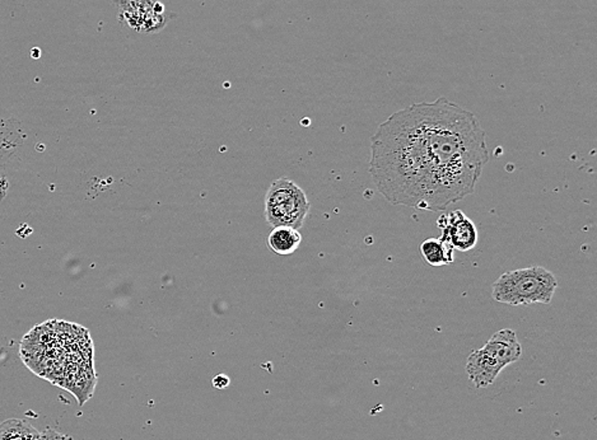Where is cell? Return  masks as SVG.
<instances>
[{
    "mask_svg": "<svg viewBox=\"0 0 597 440\" xmlns=\"http://www.w3.org/2000/svg\"><path fill=\"white\" fill-rule=\"evenodd\" d=\"M437 227L441 229L439 240L449 243L460 252L473 250L478 243V230L470 218L462 210L444 213L438 218Z\"/></svg>",
    "mask_w": 597,
    "mask_h": 440,
    "instance_id": "277c9868",
    "label": "cell"
},
{
    "mask_svg": "<svg viewBox=\"0 0 597 440\" xmlns=\"http://www.w3.org/2000/svg\"><path fill=\"white\" fill-rule=\"evenodd\" d=\"M420 253L431 266H446L455 261V248L439 238H428L422 242Z\"/></svg>",
    "mask_w": 597,
    "mask_h": 440,
    "instance_id": "52a82bcc",
    "label": "cell"
},
{
    "mask_svg": "<svg viewBox=\"0 0 597 440\" xmlns=\"http://www.w3.org/2000/svg\"><path fill=\"white\" fill-rule=\"evenodd\" d=\"M503 368L504 367L501 363H498L496 359L491 358L481 349L474 350L467 358V374L478 388L491 386Z\"/></svg>",
    "mask_w": 597,
    "mask_h": 440,
    "instance_id": "8992f818",
    "label": "cell"
},
{
    "mask_svg": "<svg viewBox=\"0 0 597 440\" xmlns=\"http://www.w3.org/2000/svg\"><path fill=\"white\" fill-rule=\"evenodd\" d=\"M558 288L556 276L541 266L506 271L491 287L496 302L509 305H549Z\"/></svg>",
    "mask_w": 597,
    "mask_h": 440,
    "instance_id": "7a4b0ae2",
    "label": "cell"
},
{
    "mask_svg": "<svg viewBox=\"0 0 597 440\" xmlns=\"http://www.w3.org/2000/svg\"><path fill=\"white\" fill-rule=\"evenodd\" d=\"M36 440H73L71 439L69 435L63 434V433H59V431H56V430H53V429H46V430H44L42 433L39 434L37 436V439Z\"/></svg>",
    "mask_w": 597,
    "mask_h": 440,
    "instance_id": "30bf717a",
    "label": "cell"
},
{
    "mask_svg": "<svg viewBox=\"0 0 597 440\" xmlns=\"http://www.w3.org/2000/svg\"><path fill=\"white\" fill-rule=\"evenodd\" d=\"M310 206L301 188L288 178H280L272 183L266 194V222L272 228L285 225L298 230L307 217Z\"/></svg>",
    "mask_w": 597,
    "mask_h": 440,
    "instance_id": "3957f363",
    "label": "cell"
},
{
    "mask_svg": "<svg viewBox=\"0 0 597 440\" xmlns=\"http://www.w3.org/2000/svg\"><path fill=\"white\" fill-rule=\"evenodd\" d=\"M302 242V235L297 229L280 225L272 229L267 237V245L277 255H292L297 251Z\"/></svg>",
    "mask_w": 597,
    "mask_h": 440,
    "instance_id": "ba28073f",
    "label": "cell"
},
{
    "mask_svg": "<svg viewBox=\"0 0 597 440\" xmlns=\"http://www.w3.org/2000/svg\"><path fill=\"white\" fill-rule=\"evenodd\" d=\"M481 350L496 359L503 367L516 363L521 358L522 347L514 329H504L491 336Z\"/></svg>",
    "mask_w": 597,
    "mask_h": 440,
    "instance_id": "5b68a950",
    "label": "cell"
},
{
    "mask_svg": "<svg viewBox=\"0 0 597 440\" xmlns=\"http://www.w3.org/2000/svg\"><path fill=\"white\" fill-rule=\"evenodd\" d=\"M39 434L40 431L24 419H8L0 423V440H36Z\"/></svg>",
    "mask_w": 597,
    "mask_h": 440,
    "instance_id": "9c48e42d",
    "label": "cell"
},
{
    "mask_svg": "<svg viewBox=\"0 0 597 440\" xmlns=\"http://www.w3.org/2000/svg\"><path fill=\"white\" fill-rule=\"evenodd\" d=\"M213 386L218 389H225V388L230 386V378L225 376V374H219V376L214 377Z\"/></svg>",
    "mask_w": 597,
    "mask_h": 440,
    "instance_id": "8fae6325",
    "label": "cell"
},
{
    "mask_svg": "<svg viewBox=\"0 0 597 440\" xmlns=\"http://www.w3.org/2000/svg\"><path fill=\"white\" fill-rule=\"evenodd\" d=\"M488 160L476 115L441 97L402 108L379 125L369 173L392 205L438 212L473 194Z\"/></svg>",
    "mask_w": 597,
    "mask_h": 440,
    "instance_id": "6da1fadb",
    "label": "cell"
}]
</instances>
